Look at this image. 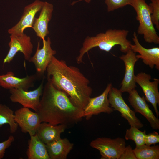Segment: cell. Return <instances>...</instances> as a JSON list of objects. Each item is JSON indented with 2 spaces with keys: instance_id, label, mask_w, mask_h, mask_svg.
Returning <instances> with one entry per match:
<instances>
[{
  "instance_id": "277c9868",
  "label": "cell",
  "mask_w": 159,
  "mask_h": 159,
  "mask_svg": "<svg viewBox=\"0 0 159 159\" xmlns=\"http://www.w3.org/2000/svg\"><path fill=\"white\" fill-rule=\"evenodd\" d=\"M130 5L135 10L139 21L137 33L143 35L145 42L159 44V37L152 21L150 6L145 0H131Z\"/></svg>"
},
{
  "instance_id": "4fadbf2b",
  "label": "cell",
  "mask_w": 159,
  "mask_h": 159,
  "mask_svg": "<svg viewBox=\"0 0 159 159\" xmlns=\"http://www.w3.org/2000/svg\"><path fill=\"white\" fill-rule=\"evenodd\" d=\"M44 2L36 0L24 7L22 15L18 22L9 29L8 33L10 35H20L24 30L29 27L32 28L36 14L40 11Z\"/></svg>"
},
{
  "instance_id": "ac0fdd59",
  "label": "cell",
  "mask_w": 159,
  "mask_h": 159,
  "mask_svg": "<svg viewBox=\"0 0 159 159\" xmlns=\"http://www.w3.org/2000/svg\"><path fill=\"white\" fill-rule=\"evenodd\" d=\"M53 9L52 4L44 2L39 16L35 18L32 28L37 36L42 40L49 33L48 24L51 19Z\"/></svg>"
},
{
  "instance_id": "3957f363",
  "label": "cell",
  "mask_w": 159,
  "mask_h": 159,
  "mask_svg": "<svg viewBox=\"0 0 159 159\" xmlns=\"http://www.w3.org/2000/svg\"><path fill=\"white\" fill-rule=\"evenodd\" d=\"M129 31L125 29H109L105 33H100L95 36L87 37L79 51V55L76 58L77 64L83 62V57L92 48L98 47L101 50L109 52L116 45L120 46V51L126 53L130 49L131 42L127 37Z\"/></svg>"
},
{
  "instance_id": "9a60e30c",
  "label": "cell",
  "mask_w": 159,
  "mask_h": 159,
  "mask_svg": "<svg viewBox=\"0 0 159 159\" xmlns=\"http://www.w3.org/2000/svg\"><path fill=\"white\" fill-rule=\"evenodd\" d=\"M129 94V102L135 112L139 113L144 116L153 129L159 130V119L150 109L144 97H141L135 89Z\"/></svg>"
},
{
  "instance_id": "6da1fadb",
  "label": "cell",
  "mask_w": 159,
  "mask_h": 159,
  "mask_svg": "<svg viewBox=\"0 0 159 159\" xmlns=\"http://www.w3.org/2000/svg\"><path fill=\"white\" fill-rule=\"evenodd\" d=\"M47 80L65 92L73 104L83 110L92 93L90 82L77 67L54 56L46 71Z\"/></svg>"
},
{
  "instance_id": "4316f807",
  "label": "cell",
  "mask_w": 159,
  "mask_h": 159,
  "mask_svg": "<svg viewBox=\"0 0 159 159\" xmlns=\"http://www.w3.org/2000/svg\"><path fill=\"white\" fill-rule=\"evenodd\" d=\"M145 144L148 146L156 144L159 142V134L154 131L152 133L146 134L145 139Z\"/></svg>"
},
{
  "instance_id": "603a6c76",
  "label": "cell",
  "mask_w": 159,
  "mask_h": 159,
  "mask_svg": "<svg viewBox=\"0 0 159 159\" xmlns=\"http://www.w3.org/2000/svg\"><path fill=\"white\" fill-rule=\"evenodd\" d=\"M137 159H159V146L145 144L136 147L133 149Z\"/></svg>"
},
{
  "instance_id": "cb8c5ba5",
  "label": "cell",
  "mask_w": 159,
  "mask_h": 159,
  "mask_svg": "<svg viewBox=\"0 0 159 159\" xmlns=\"http://www.w3.org/2000/svg\"><path fill=\"white\" fill-rule=\"evenodd\" d=\"M146 132L145 130L142 131L136 127L131 126L130 128L126 129L125 138L127 140L133 141L136 146L138 147L145 144Z\"/></svg>"
},
{
  "instance_id": "2e32d148",
  "label": "cell",
  "mask_w": 159,
  "mask_h": 159,
  "mask_svg": "<svg viewBox=\"0 0 159 159\" xmlns=\"http://www.w3.org/2000/svg\"><path fill=\"white\" fill-rule=\"evenodd\" d=\"M132 39L134 43L131 44L130 49L134 52L138 53L139 54L136 55L139 59H142L143 62L151 69L155 66L159 70V47H154L147 49L143 47L140 43L136 33L134 32Z\"/></svg>"
},
{
  "instance_id": "7a4b0ae2",
  "label": "cell",
  "mask_w": 159,
  "mask_h": 159,
  "mask_svg": "<svg viewBox=\"0 0 159 159\" xmlns=\"http://www.w3.org/2000/svg\"><path fill=\"white\" fill-rule=\"evenodd\" d=\"M36 112L42 122L67 127L77 123L84 117L83 110L75 106L65 92L49 80L44 86Z\"/></svg>"
},
{
  "instance_id": "8fae6325",
  "label": "cell",
  "mask_w": 159,
  "mask_h": 159,
  "mask_svg": "<svg viewBox=\"0 0 159 159\" xmlns=\"http://www.w3.org/2000/svg\"><path fill=\"white\" fill-rule=\"evenodd\" d=\"M112 87L111 83H109L101 94L90 98L83 110L84 117L86 119L89 120L93 115L101 113L110 114L113 112L114 110L110 106L108 99V93Z\"/></svg>"
},
{
  "instance_id": "d4e9b609",
  "label": "cell",
  "mask_w": 159,
  "mask_h": 159,
  "mask_svg": "<svg viewBox=\"0 0 159 159\" xmlns=\"http://www.w3.org/2000/svg\"><path fill=\"white\" fill-rule=\"evenodd\" d=\"M131 0H105V3L107 6L108 12L124 7L130 5Z\"/></svg>"
},
{
  "instance_id": "d6986e66",
  "label": "cell",
  "mask_w": 159,
  "mask_h": 159,
  "mask_svg": "<svg viewBox=\"0 0 159 159\" xmlns=\"http://www.w3.org/2000/svg\"><path fill=\"white\" fill-rule=\"evenodd\" d=\"M67 126L64 125H54L43 122L39 125L36 134L45 144L60 139L61 134Z\"/></svg>"
},
{
  "instance_id": "8992f818",
  "label": "cell",
  "mask_w": 159,
  "mask_h": 159,
  "mask_svg": "<svg viewBox=\"0 0 159 159\" xmlns=\"http://www.w3.org/2000/svg\"><path fill=\"white\" fill-rule=\"evenodd\" d=\"M108 99L110 106L114 110L119 111L131 126L139 129L143 127V124L136 116L135 112L125 103L120 89L112 87L108 93Z\"/></svg>"
},
{
  "instance_id": "9c48e42d",
  "label": "cell",
  "mask_w": 159,
  "mask_h": 159,
  "mask_svg": "<svg viewBox=\"0 0 159 159\" xmlns=\"http://www.w3.org/2000/svg\"><path fill=\"white\" fill-rule=\"evenodd\" d=\"M42 40V47L39 49L40 44L38 42L36 52L29 61L34 64L37 78H41L43 76L53 57L56 53V51L51 47V42L49 37H47V40Z\"/></svg>"
},
{
  "instance_id": "7c38bea8",
  "label": "cell",
  "mask_w": 159,
  "mask_h": 159,
  "mask_svg": "<svg viewBox=\"0 0 159 159\" xmlns=\"http://www.w3.org/2000/svg\"><path fill=\"white\" fill-rule=\"evenodd\" d=\"M15 122L24 133H29L30 136L35 135L40 124L42 122L36 112H34L27 108L22 107L14 112Z\"/></svg>"
},
{
  "instance_id": "30bf717a",
  "label": "cell",
  "mask_w": 159,
  "mask_h": 159,
  "mask_svg": "<svg viewBox=\"0 0 159 159\" xmlns=\"http://www.w3.org/2000/svg\"><path fill=\"white\" fill-rule=\"evenodd\" d=\"M8 43L9 49L4 60V64L10 63L18 52H21L25 59L29 61L33 52V45L30 37L23 33L20 35L11 34Z\"/></svg>"
},
{
  "instance_id": "44dd1931",
  "label": "cell",
  "mask_w": 159,
  "mask_h": 159,
  "mask_svg": "<svg viewBox=\"0 0 159 159\" xmlns=\"http://www.w3.org/2000/svg\"><path fill=\"white\" fill-rule=\"evenodd\" d=\"M26 154L28 159H50L46 144L37 135L30 136Z\"/></svg>"
},
{
  "instance_id": "ffe728a7",
  "label": "cell",
  "mask_w": 159,
  "mask_h": 159,
  "mask_svg": "<svg viewBox=\"0 0 159 159\" xmlns=\"http://www.w3.org/2000/svg\"><path fill=\"white\" fill-rule=\"evenodd\" d=\"M73 145L67 139L61 138L46 146L50 159H66Z\"/></svg>"
},
{
  "instance_id": "83f0119b",
  "label": "cell",
  "mask_w": 159,
  "mask_h": 159,
  "mask_svg": "<svg viewBox=\"0 0 159 159\" xmlns=\"http://www.w3.org/2000/svg\"><path fill=\"white\" fill-rule=\"evenodd\" d=\"M14 141V138L10 135L6 140L0 143V159L4 156L6 150L9 148Z\"/></svg>"
},
{
  "instance_id": "52a82bcc",
  "label": "cell",
  "mask_w": 159,
  "mask_h": 159,
  "mask_svg": "<svg viewBox=\"0 0 159 159\" xmlns=\"http://www.w3.org/2000/svg\"><path fill=\"white\" fill-rule=\"evenodd\" d=\"M44 82L43 79L38 87L32 91L14 88L9 90L10 100L12 102L21 104L23 107L32 109L37 112L43 92Z\"/></svg>"
},
{
  "instance_id": "5b68a950",
  "label": "cell",
  "mask_w": 159,
  "mask_h": 159,
  "mask_svg": "<svg viewBox=\"0 0 159 159\" xmlns=\"http://www.w3.org/2000/svg\"><path fill=\"white\" fill-rule=\"evenodd\" d=\"M90 145L99 151L101 159H119L124 150L126 143L125 139L121 138L102 137L93 140Z\"/></svg>"
},
{
  "instance_id": "7402d4cb",
  "label": "cell",
  "mask_w": 159,
  "mask_h": 159,
  "mask_svg": "<svg viewBox=\"0 0 159 159\" xmlns=\"http://www.w3.org/2000/svg\"><path fill=\"white\" fill-rule=\"evenodd\" d=\"M14 112L9 107L0 103V128L4 124L9 125L10 132H15L18 128V125L15 122Z\"/></svg>"
},
{
  "instance_id": "5bb4252c",
  "label": "cell",
  "mask_w": 159,
  "mask_h": 159,
  "mask_svg": "<svg viewBox=\"0 0 159 159\" xmlns=\"http://www.w3.org/2000/svg\"><path fill=\"white\" fill-rule=\"evenodd\" d=\"M119 57L124 62L125 67L124 76L120 90L122 93H129L136 87L134 68L135 64L138 59L136 57V53L131 49Z\"/></svg>"
},
{
  "instance_id": "f546056e",
  "label": "cell",
  "mask_w": 159,
  "mask_h": 159,
  "mask_svg": "<svg viewBox=\"0 0 159 159\" xmlns=\"http://www.w3.org/2000/svg\"><path fill=\"white\" fill-rule=\"evenodd\" d=\"M82 0H84L85 2L88 3H90L91 1L90 0H80V1Z\"/></svg>"
},
{
  "instance_id": "484cf974",
  "label": "cell",
  "mask_w": 159,
  "mask_h": 159,
  "mask_svg": "<svg viewBox=\"0 0 159 159\" xmlns=\"http://www.w3.org/2000/svg\"><path fill=\"white\" fill-rule=\"evenodd\" d=\"M149 5L151 9V17L153 23L159 30V0H150Z\"/></svg>"
},
{
  "instance_id": "ba28073f",
  "label": "cell",
  "mask_w": 159,
  "mask_h": 159,
  "mask_svg": "<svg viewBox=\"0 0 159 159\" xmlns=\"http://www.w3.org/2000/svg\"><path fill=\"white\" fill-rule=\"evenodd\" d=\"M151 76L145 72H140L135 75V80L141 87L145 95V99L152 105L156 117L159 115V112L157 105H159V92L158 85L159 79L154 78L150 81Z\"/></svg>"
},
{
  "instance_id": "e0dca14e",
  "label": "cell",
  "mask_w": 159,
  "mask_h": 159,
  "mask_svg": "<svg viewBox=\"0 0 159 159\" xmlns=\"http://www.w3.org/2000/svg\"><path fill=\"white\" fill-rule=\"evenodd\" d=\"M37 78L36 74L20 78L15 76L13 72L9 71L6 74L0 75V86L9 90L14 88L28 91L34 87Z\"/></svg>"
},
{
  "instance_id": "f1b7e54d",
  "label": "cell",
  "mask_w": 159,
  "mask_h": 159,
  "mask_svg": "<svg viewBox=\"0 0 159 159\" xmlns=\"http://www.w3.org/2000/svg\"><path fill=\"white\" fill-rule=\"evenodd\" d=\"M119 159H137L130 145L126 146Z\"/></svg>"
}]
</instances>
